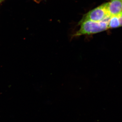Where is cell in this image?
<instances>
[{
  "label": "cell",
  "mask_w": 122,
  "mask_h": 122,
  "mask_svg": "<svg viewBox=\"0 0 122 122\" xmlns=\"http://www.w3.org/2000/svg\"><path fill=\"white\" fill-rule=\"evenodd\" d=\"M119 27H120V24L117 15L111 16L108 23L109 29L115 28Z\"/></svg>",
  "instance_id": "obj_4"
},
{
  "label": "cell",
  "mask_w": 122,
  "mask_h": 122,
  "mask_svg": "<svg viewBox=\"0 0 122 122\" xmlns=\"http://www.w3.org/2000/svg\"><path fill=\"white\" fill-rule=\"evenodd\" d=\"M111 16L99 22L86 20L79 23L80 25V28L73 36L76 37L82 35H92L107 30L109 29L108 23Z\"/></svg>",
  "instance_id": "obj_1"
},
{
  "label": "cell",
  "mask_w": 122,
  "mask_h": 122,
  "mask_svg": "<svg viewBox=\"0 0 122 122\" xmlns=\"http://www.w3.org/2000/svg\"><path fill=\"white\" fill-rule=\"evenodd\" d=\"M107 12L111 16L117 15L122 12V0H111L106 3Z\"/></svg>",
  "instance_id": "obj_3"
},
{
  "label": "cell",
  "mask_w": 122,
  "mask_h": 122,
  "mask_svg": "<svg viewBox=\"0 0 122 122\" xmlns=\"http://www.w3.org/2000/svg\"></svg>",
  "instance_id": "obj_7"
},
{
  "label": "cell",
  "mask_w": 122,
  "mask_h": 122,
  "mask_svg": "<svg viewBox=\"0 0 122 122\" xmlns=\"http://www.w3.org/2000/svg\"><path fill=\"white\" fill-rule=\"evenodd\" d=\"M4 0H0V4L2 1H4Z\"/></svg>",
  "instance_id": "obj_6"
},
{
  "label": "cell",
  "mask_w": 122,
  "mask_h": 122,
  "mask_svg": "<svg viewBox=\"0 0 122 122\" xmlns=\"http://www.w3.org/2000/svg\"><path fill=\"white\" fill-rule=\"evenodd\" d=\"M107 8L106 3L103 4L88 12L83 16L79 23L85 21L99 22L110 16Z\"/></svg>",
  "instance_id": "obj_2"
},
{
  "label": "cell",
  "mask_w": 122,
  "mask_h": 122,
  "mask_svg": "<svg viewBox=\"0 0 122 122\" xmlns=\"http://www.w3.org/2000/svg\"><path fill=\"white\" fill-rule=\"evenodd\" d=\"M120 22V26H122V12L117 15Z\"/></svg>",
  "instance_id": "obj_5"
}]
</instances>
